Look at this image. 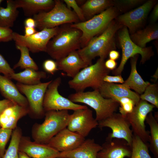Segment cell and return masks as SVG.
<instances>
[{"mask_svg":"<svg viewBox=\"0 0 158 158\" xmlns=\"http://www.w3.org/2000/svg\"><path fill=\"white\" fill-rule=\"evenodd\" d=\"M123 25L115 19L100 35L91 39L87 45L77 50L83 60L89 66L96 57L105 59L111 50L116 49L115 35Z\"/></svg>","mask_w":158,"mask_h":158,"instance_id":"obj_1","label":"cell"},{"mask_svg":"<svg viewBox=\"0 0 158 158\" xmlns=\"http://www.w3.org/2000/svg\"><path fill=\"white\" fill-rule=\"evenodd\" d=\"M82 34L80 30L70 25L60 27L48 43L46 52L56 61L65 57L72 51L81 48Z\"/></svg>","mask_w":158,"mask_h":158,"instance_id":"obj_2","label":"cell"},{"mask_svg":"<svg viewBox=\"0 0 158 158\" xmlns=\"http://www.w3.org/2000/svg\"><path fill=\"white\" fill-rule=\"evenodd\" d=\"M70 115L67 110L45 112L43 123L36 124L33 128L32 135L35 141L47 144L52 138L67 127Z\"/></svg>","mask_w":158,"mask_h":158,"instance_id":"obj_3","label":"cell"},{"mask_svg":"<svg viewBox=\"0 0 158 158\" xmlns=\"http://www.w3.org/2000/svg\"><path fill=\"white\" fill-rule=\"evenodd\" d=\"M68 98L74 103H83L93 109L96 112L95 118L98 122L111 116L119 106L116 101L104 97L98 90L76 92L70 95Z\"/></svg>","mask_w":158,"mask_h":158,"instance_id":"obj_4","label":"cell"},{"mask_svg":"<svg viewBox=\"0 0 158 158\" xmlns=\"http://www.w3.org/2000/svg\"><path fill=\"white\" fill-rule=\"evenodd\" d=\"M105 59L99 58L96 63L83 69L68 82L70 88L76 92H83L87 87L98 90L104 82V77L110 71L104 65Z\"/></svg>","mask_w":158,"mask_h":158,"instance_id":"obj_5","label":"cell"},{"mask_svg":"<svg viewBox=\"0 0 158 158\" xmlns=\"http://www.w3.org/2000/svg\"><path fill=\"white\" fill-rule=\"evenodd\" d=\"M119 14L116 8L111 6L88 20L70 25L82 32L81 48L86 46L93 38L102 32Z\"/></svg>","mask_w":158,"mask_h":158,"instance_id":"obj_6","label":"cell"},{"mask_svg":"<svg viewBox=\"0 0 158 158\" xmlns=\"http://www.w3.org/2000/svg\"><path fill=\"white\" fill-rule=\"evenodd\" d=\"M53 7L50 11L43 12L34 16L36 27L41 30L44 28H51L66 24L79 22L76 15L59 0H55Z\"/></svg>","mask_w":158,"mask_h":158,"instance_id":"obj_7","label":"cell"},{"mask_svg":"<svg viewBox=\"0 0 158 158\" xmlns=\"http://www.w3.org/2000/svg\"><path fill=\"white\" fill-rule=\"evenodd\" d=\"M118 40L121 49L122 56L118 67L112 71L115 75H121L128 59L135 55L140 54V63L144 64L154 55L152 47L142 48L135 44L130 39L127 28L123 26L118 31Z\"/></svg>","mask_w":158,"mask_h":158,"instance_id":"obj_8","label":"cell"},{"mask_svg":"<svg viewBox=\"0 0 158 158\" xmlns=\"http://www.w3.org/2000/svg\"><path fill=\"white\" fill-rule=\"evenodd\" d=\"M61 82L59 77L49 84L45 92L43 99V107L45 112L56 110H72L87 108L86 106L77 104L61 95L58 89Z\"/></svg>","mask_w":158,"mask_h":158,"instance_id":"obj_9","label":"cell"},{"mask_svg":"<svg viewBox=\"0 0 158 158\" xmlns=\"http://www.w3.org/2000/svg\"><path fill=\"white\" fill-rule=\"evenodd\" d=\"M59 28V26L51 28H44L28 37L13 32V40L16 45L26 47L32 53L46 52L48 43L58 32Z\"/></svg>","mask_w":158,"mask_h":158,"instance_id":"obj_10","label":"cell"},{"mask_svg":"<svg viewBox=\"0 0 158 158\" xmlns=\"http://www.w3.org/2000/svg\"><path fill=\"white\" fill-rule=\"evenodd\" d=\"M154 107V105L140 99L132 111L126 116L131 127L133 134L146 143L149 142L150 134L146 130L145 122L148 114Z\"/></svg>","mask_w":158,"mask_h":158,"instance_id":"obj_11","label":"cell"},{"mask_svg":"<svg viewBox=\"0 0 158 158\" xmlns=\"http://www.w3.org/2000/svg\"><path fill=\"white\" fill-rule=\"evenodd\" d=\"M157 3V0H147L138 7L118 15L115 19L126 27L132 34L143 26L150 11Z\"/></svg>","mask_w":158,"mask_h":158,"instance_id":"obj_12","label":"cell"},{"mask_svg":"<svg viewBox=\"0 0 158 158\" xmlns=\"http://www.w3.org/2000/svg\"><path fill=\"white\" fill-rule=\"evenodd\" d=\"M50 80L34 85H27L17 82L16 85L19 91L25 95L28 100L29 113L37 117L44 115L43 103L44 95Z\"/></svg>","mask_w":158,"mask_h":158,"instance_id":"obj_13","label":"cell"},{"mask_svg":"<svg viewBox=\"0 0 158 158\" xmlns=\"http://www.w3.org/2000/svg\"><path fill=\"white\" fill-rule=\"evenodd\" d=\"M98 127L111 128L112 132L108 134L106 139H122L126 140L131 147L133 133L130 124L126 116L121 114L114 113L105 119L98 122Z\"/></svg>","mask_w":158,"mask_h":158,"instance_id":"obj_14","label":"cell"},{"mask_svg":"<svg viewBox=\"0 0 158 158\" xmlns=\"http://www.w3.org/2000/svg\"><path fill=\"white\" fill-rule=\"evenodd\" d=\"M98 125V122L93 117L92 111L87 107L74 111L70 114L67 128L85 138Z\"/></svg>","mask_w":158,"mask_h":158,"instance_id":"obj_15","label":"cell"},{"mask_svg":"<svg viewBox=\"0 0 158 158\" xmlns=\"http://www.w3.org/2000/svg\"><path fill=\"white\" fill-rule=\"evenodd\" d=\"M85 139L66 127L52 138L47 144L60 153L66 152L77 147Z\"/></svg>","mask_w":158,"mask_h":158,"instance_id":"obj_16","label":"cell"},{"mask_svg":"<svg viewBox=\"0 0 158 158\" xmlns=\"http://www.w3.org/2000/svg\"><path fill=\"white\" fill-rule=\"evenodd\" d=\"M19 151L31 158H57L60 152L47 144L32 141L27 137L22 136Z\"/></svg>","mask_w":158,"mask_h":158,"instance_id":"obj_17","label":"cell"},{"mask_svg":"<svg viewBox=\"0 0 158 158\" xmlns=\"http://www.w3.org/2000/svg\"><path fill=\"white\" fill-rule=\"evenodd\" d=\"M101 146V149L97 154V158H130V157L131 147L123 139H106Z\"/></svg>","mask_w":158,"mask_h":158,"instance_id":"obj_18","label":"cell"},{"mask_svg":"<svg viewBox=\"0 0 158 158\" xmlns=\"http://www.w3.org/2000/svg\"><path fill=\"white\" fill-rule=\"evenodd\" d=\"M101 95L106 98H129L134 101L136 104L140 100V95L122 84H119L104 82L98 90Z\"/></svg>","mask_w":158,"mask_h":158,"instance_id":"obj_19","label":"cell"},{"mask_svg":"<svg viewBox=\"0 0 158 158\" xmlns=\"http://www.w3.org/2000/svg\"><path fill=\"white\" fill-rule=\"evenodd\" d=\"M102 146L93 139H85L77 147L71 151L60 152L57 158H97Z\"/></svg>","mask_w":158,"mask_h":158,"instance_id":"obj_20","label":"cell"},{"mask_svg":"<svg viewBox=\"0 0 158 158\" xmlns=\"http://www.w3.org/2000/svg\"><path fill=\"white\" fill-rule=\"evenodd\" d=\"M59 70L73 78L80 71L88 66L83 60L77 50L72 51L66 56L56 61Z\"/></svg>","mask_w":158,"mask_h":158,"instance_id":"obj_21","label":"cell"},{"mask_svg":"<svg viewBox=\"0 0 158 158\" xmlns=\"http://www.w3.org/2000/svg\"><path fill=\"white\" fill-rule=\"evenodd\" d=\"M29 113L28 107L16 104L8 107L0 116V128L14 130L19 120Z\"/></svg>","mask_w":158,"mask_h":158,"instance_id":"obj_22","label":"cell"},{"mask_svg":"<svg viewBox=\"0 0 158 158\" xmlns=\"http://www.w3.org/2000/svg\"><path fill=\"white\" fill-rule=\"evenodd\" d=\"M15 1L18 8H22L25 16L30 17L40 12L50 11L55 4L54 0H15Z\"/></svg>","mask_w":158,"mask_h":158,"instance_id":"obj_23","label":"cell"},{"mask_svg":"<svg viewBox=\"0 0 158 158\" xmlns=\"http://www.w3.org/2000/svg\"><path fill=\"white\" fill-rule=\"evenodd\" d=\"M0 92L6 99L20 105L29 107L26 98L20 93L16 85L10 79L1 75Z\"/></svg>","mask_w":158,"mask_h":158,"instance_id":"obj_24","label":"cell"},{"mask_svg":"<svg viewBox=\"0 0 158 158\" xmlns=\"http://www.w3.org/2000/svg\"><path fill=\"white\" fill-rule=\"evenodd\" d=\"M138 58V54L130 58V73L128 78L122 84L129 89L134 90L137 94L141 95L150 83L145 81L137 71L136 65Z\"/></svg>","mask_w":158,"mask_h":158,"instance_id":"obj_25","label":"cell"},{"mask_svg":"<svg viewBox=\"0 0 158 158\" xmlns=\"http://www.w3.org/2000/svg\"><path fill=\"white\" fill-rule=\"evenodd\" d=\"M131 40L138 46L144 48L150 42L158 38V26L157 24H151L145 28L139 30L130 35Z\"/></svg>","mask_w":158,"mask_h":158,"instance_id":"obj_26","label":"cell"},{"mask_svg":"<svg viewBox=\"0 0 158 158\" xmlns=\"http://www.w3.org/2000/svg\"><path fill=\"white\" fill-rule=\"evenodd\" d=\"M47 76L45 72L28 68L18 73H13L10 79L24 85H34L41 83V80L46 78Z\"/></svg>","mask_w":158,"mask_h":158,"instance_id":"obj_27","label":"cell"},{"mask_svg":"<svg viewBox=\"0 0 158 158\" xmlns=\"http://www.w3.org/2000/svg\"><path fill=\"white\" fill-rule=\"evenodd\" d=\"M113 6V0H87L80 7L86 20Z\"/></svg>","mask_w":158,"mask_h":158,"instance_id":"obj_28","label":"cell"},{"mask_svg":"<svg viewBox=\"0 0 158 158\" xmlns=\"http://www.w3.org/2000/svg\"><path fill=\"white\" fill-rule=\"evenodd\" d=\"M7 6H0V26L10 28L13 26L17 18L19 11L15 0H7Z\"/></svg>","mask_w":158,"mask_h":158,"instance_id":"obj_29","label":"cell"},{"mask_svg":"<svg viewBox=\"0 0 158 158\" xmlns=\"http://www.w3.org/2000/svg\"><path fill=\"white\" fill-rule=\"evenodd\" d=\"M145 121L150 129L149 148L155 158H158V123L152 112L146 117Z\"/></svg>","mask_w":158,"mask_h":158,"instance_id":"obj_30","label":"cell"},{"mask_svg":"<svg viewBox=\"0 0 158 158\" xmlns=\"http://www.w3.org/2000/svg\"><path fill=\"white\" fill-rule=\"evenodd\" d=\"M130 158H152L149 153V145L133 134Z\"/></svg>","mask_w":158,"mask_h":158,"instance_id":"obj_31","label":"cell"},{"mask_svg":"<svg viewBox=\"0 0 158 158\" xmlns=\"http://www.w3.org/2000/svg\"><path fill=\"white\" fill-rule=\"evenodd\" d=\"M16 46V49L20 51L21 56L18 62L14 66L13 69L19 67L23 69L29 68L38 71V67L30 56L28 48L23 46Z\"/></svg>","mask_w":158,"mask_h":158,"instance_id":"obj_32","label":"cell"},{"mask_svg":"<svg viewBox=\"0 0 158 158\" xmlns=\"http://www.w3.org/2000/svg\"><path fill=\"white\" fill-rule=\"evenodd\" d=\"M22 134L20 128L16 127L13 130L9 145L2 158H19V147Z\"/></svg>","mask_w":158,"mask_h":158,"instance_id":"obj_33","label":"cell"},{"mask_svg":"<svg viewBox=\"0 0 158 158\" xmlns=\"http://www.w3.org/2000/svg\"><path fill=\"white\" fill-rule=\"evenodd\" d=\"M140 99L150 103L158 108V85L157 83L150 84L144 92L140 96Z\"/></svg>","mask_w":158,"mask_h":158,"instance_id":"obj_34","label":"cell"},{"mask_svg":"<svg viewBox=\"0 0 158 158\" xmlns=\"http://www.w3.org/2000/svg\"><path fill=\"white\" fill-rule=\"evenodd\" d=\"M114 6L119 12H124L137 6L141 5L145 1L143 0H114Z\"/></svg>","mask_w":158,"mask_h":158,"instance_id":"obj_35","label":"cell"},{"mask_svg":"<svg viewBox=\"0 0 158 158\" xmlns=\"http://www.w3.org/2000/svg\"><path fill=\"white\" fill-rule=\"evenodd\" d=\"M114 100L119 104L120 107L119 109L120 113L125 116L127 114L132 111L136 104L134 100L128 97L117 98Z\"/></svg>","mask_w":158,"mask_h":158,"instance_id":"obj_36","label":"cell"},{"mask_svg":"<svg viewBox=\"0 0 158 158\" xmlns=\"http://www.w3.org/2000/svg\"><path fill=\"white\" fill-rule=\"evenodd\" d=\"M13 130L0 128V158H2L5 152V147L11 136Z\"/></svg>","mask_w":158,"mask_h":158,"instance_id":"obj_37","label":"cell"},{"mask_svg":"<svg viewBox=\"0 0 158 158\" xmlns=\"http://www.w3.org/2000/svg\"><path fill=\"white\" fill-rule=\"evenodd\" d=\"M63 1L65 3L67 7L69 9L72 8L73 11L78 17L79 21L84 22L86 19L84 15L82 10L79 6L76 1L75 0H64Z\"/></svg>","mask_w":158,"mask_h":158,"instance_id":"obj_38","label":"cell"},{"mask_svg":"<svg viewBox=\"0 0 158 158\" xmlns=\"http://www.w3.org/2000/svg\"><path fill=\"white\" fill-rule=\"evenodd\" d=\"M14 73L13 68L11 67L6 60L0 54V73L10 79L11 75Z\"/></svg>","mask_w":158,"mask_h":158,"instance_id":"obj_39","label":"cell"},{"mask_svg":"<svg viewBox=\"0 0 158 158\" xmlns=\"http://www.w3.org/2000/svg\"><path fill=\"white\" fill-rule=\"evenodd\" d=\"M43 67L44 70L47 72L52 75L59 70L56 61L50 59L46 60L43 64Z\"/></svg>","mask_w":158,"mask_h":158,"instance_id":"obj_40","label":"cell"},{"mask_svg":"<svg viewBox=\"0 0 158 158\" xmlns=\"http://www.w3.org/2000/svg\"><path fill=\"white\" fill-rule=\"evenodd\" d=\"M13 32L10 28L0 26V42H6L13 40Z\"/></svg>","mask_w":158,"mask_h":158,"instance_id":"obj_41","label":"cell"},{"mask_svg":"<svg viewBox=\"0 0 158 158\" xmlns=\"http://www.w3.org/2000/svg\"><path fill=\"white\" fill-rule=\"evenodd\" d=\"M103 80L104 82L114 83H118L123 84L124 81L121 75L114 76L107 75L104 77Z\"/></svg>","mask_w":158,"mask_h":158,"instance_id":"obj_42","label":"cell"},{"mask_svg":"<svg viewBox=\"0 0 158 158\" xmlns=\"http://www.w3.org/2000/svg\"><path fill=\"white\" fill-rule=\"evenodd\" d=\"M15 104H16L12 101L7 99H5L2 100H0V116L6 109Z\"/></svg>","mask_w":158,"mask_h":158,"instance_id":"obj_43","label":"cell"},{"mask_svg":"<svg viewBox=\"0 0 158 158\" xmlns=\"http://www.w3.org/2000/svg\"><path fill=\"white\" fill-rule=\"evenodd\" d=\"M150 17L151 24H154L158 19V4L157 3L153 8Z\"/></svg>","mask_w":158,"mask_h":158,"instance_id":"obj_44","label":"cell"},{"mask_svg":"<svg viewBox=\"0 0 158 158\" xmlns=\"http://www.w3.org/2000/svg\"><path fill=\"white\" fill-rule=\"evenodd\" d=\"M117 63L115 60L109 59L105 61L104 65L108 69L114 70L116 68Z\"/></svg>","mask_w":158,"mask_h":158,"instance_id":"obj_45","label":"cell"},{"mask_svg":"<svg viewBox=\"0 0 158 158\" xmlns=\"http://www.w3.org/2000/svg\"><path fill=\"white\" fill-rule=\"evenodd\" d=\"M24 25L25 27L35 28L36 23L35 20L33 18H28L24 21Z\"/></svg>","mask_w":158,"mask_h":158,"instance_id":"obj_46","label":"cell"},{"mask_svg":"<svg viewBox=\"0 0 158 158\" xmlns=\"http://www.w3.org/2000/svg\"><path fill=\"white\" fill-rule=\"evenodd\" d=\"M24 32V36L25 37H28L36 33L37 31L36 30L35 28L25 26Z\"/></svg>","mask_w":158,"mask_h":158,"instance_id":"obj_47","label":"cell"},{"mask_svg":"<svg viewBox=\"0 0 158 158\" xmlns=\"http://www.w3.org/2000/svg\"><path fill=\"white\" fill-rule=\"evenodd\" d=\"M108 56L109 59L115 61L119 58L120 54L118 51L115 50H113L109 52Z\"/></svg>","mask_w":158,"mask_h":158,"instance_id":"obj_48","label":"cell"},{"mask_svg":"<svg viewBox=\"0 0 158 158\" xmlns=\"http://www.w3.org/2000/svg\"><path fill=\"white\" fill-rule=\"evenodd\" d=\"M18 156L19 158H31L25 153L20 151H18Z\"/></svg>","mask_w":158,"mask_h":158,"instance_id":"obj_49","label":"cell"},{"mask_svg":"<svg viewBox=\"0 0 158 158\" xmlns=\"http://www.w3.org/2000/svg\"><path fill=\"white\" fill-rule=\"evenodd\" d=\"M152 77L154 79V81H156L157 80L158 78V68L156 70L154 74L152 76Z\"/></svg>","mask_w":158,"mask_h":158,"instance_id":"obj_50","label":"cell"},{"mask_svg":"<svg viewBox=\"0 0 158 158\" xmlns=\"http://www.w3.org/2000/svg\"><path fill=\"white\" fill-rule=\"evenodd\" d=\"M3 1V0H0V4Z\"/></svg>","mask_w":158,"mask_h":158,"instance_id":"obj_51","label":"cell"},{"mask_svg":"<svg viewBox=\"0 0 158 158\" xmlns=\"http://www.w3.org/2000/svg\"></svg>","mask_w":158,"mask_h":158,"instance_id":"obj_52","label":"cell"}]
</instances>
